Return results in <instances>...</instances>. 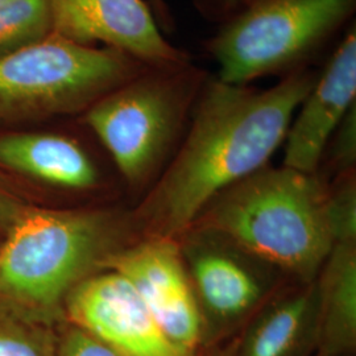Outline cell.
<instances>
[{
  "instance_id": "1",
  "label": "cell",
  "mask_w": 356,
  "mask_h": 356,
  "mask_svg": "<svg viewBox=\"0 0 356 356\" xmlns=\"http://www.w3.org/2000/svg\"><path fill=\"white\" fill-rule=\"evenodd\" d=\"M318 74L307 66L264 90L209 76L177 151L141 206L148 236L178 239L216 195L267 166Z\"/></svg>"
},
{
  "instance_id": "2",
  "label": "cell",
  "mask_w": 356,
  "mask_h": 356,
  "mask_svg": "<svg viewBox=\"0 0 356 356\" xmlns=\"http://www.w3.org/2000/svg\"><path fill=\"white\" fill-rule=\"evenodd\" d=\"M191 227L214 231L304 284L317 279L335 244L329 188L319 173L284 165L264 166L222 191Z\"/></svg>"
},
{
  "instance_id": "3",
  "label": "cell",
  "mask_w": 356,
  "mask_h": 356,
  "mask_svg": "<svg viewBox=\"0 0 356 356\" xmlns=\"http://www.w3.org/2000/svg\"><path fill=\"white\" fill-rule=\"evenodd\" d=\"M124 232L108 211L28 206L0 243V302L58 329L69 293L127 247Z\"/></svg>"
},
{
  "instance_id": "4",
  "label": "cell",
  "mask_w": 356,
  "mask_h": 356,
  "mask_svg": "<svg viewBox=\"0 0 356 356\" xmlns=\"http://www.w3.org/2000/svg\"><path fill=\"white\" fill-rule=\"evenodd\" d=\"M209 76L191 61L149 66L85 111V124L128 184L139 186L161 175L177 151Z\"/></svg>"
},
{
  "instance_id": "5",
  "label": "cell",
  "mask_w": 356,
  "mask_h": 356,
  "mask_svg": "<svg viewBox=\"0 0 356 356\" xmlns=\"http://www.w3.org/2000/svg\"><path fill=\"white\" fill-rule=\"evenodd\" d=\"M147 67L122 51L51 33L0 58V120L85 113Z\"/></svg>"
},
{
  "instance_id": "6",
  "label": "cell",
  "mask_w": 356,
  "mask_h": 356,
  "mask_svg": "<svg viewBox=\"0 0 356 356\" xmlns=\"http://www.w3.org/2000/svg\"><path fill=\"white\" fill-rule=\"evenodd\" d=\"M356 0H261L231 16L206 49L231 85L288 76L350 20Z\"/></svg>"
},
{
  "instance_id": "7",
  "label": "cell",
  "mask_w": 356,
  "mask_h": 356,
  "mask_svg": "<svg viewBox=\"0 0 356 356\" xmlns=\"http://www.w3.org/2000/svg\"><path fill=\"white\" fill-rule=\"evenodd\" d=\"M178 242L207 348L241 330L267 302L280 270L210 229L191 227Z\"/></svg>"
},
{
  "instance_id": "8",
  "label": "cell",
  "mask_w": 356,
  "mask_h": 356,
  "mask_svg": "<svg viewBox=\"0 0 356 356\" xmlns=\"http://www.w3.org/2000/svg\"><path fill=\"white\" fill-rule=\"evenodd\" d=\"M104 269L129 281L173 343L200 356L204 350L202 319L178 239L148 236L113 254Z\"/></svg>"
},
{
  "instance_id": "9",
  "label": "cell",
  "mask_w": 356,
  "mask_h": 356,
  "mask_svg": "<svg viewBox=\"0 0 356 356\" xmlns=\"http://www.w3.org/2000/svg\"><path fill=\"white\" fill-rule=\"evenodd\" d=\"M51 33L85 47L103 44L152 67L191 63L166 40L147 0H48Z\"/></svg>"
},
{
  "instance_id": "10",
  "label": "cell",
  "mask_w": 356,
  "mask_h": 356,
  "mask_svg": "<svg viewBox=\"0 0 356 356\" xmlns=\"http://www.w3.org/2000/svg\"><path fill=\"white\" fill-rule=\"evenodd\" d=\"M66 322L122 356H191L173 343L127 279L104 269L79 282L65 301Z\"/></svg>"
},
{
  "instance_id": "11",
  "label": "cell",
  "mask_w": 356,
  "mask_h": 356,
  "mask_svg": "<svg viewBox=\"0 0 356 356\" xmlns=\"http://www.w3.org/2000/svg\"><path fill=\"white\" fill-rule=\"evenodd\" d=\"M355 104L356 32L353 26L294 115L284 141L282 165L319 173L331 135Z\"/></svg>"
},
{
  "instance_id": "12",
  "label": "cell",
  "mask_w": 356,
  "mask_h": 356,
  "mask_svg": "<svg viewBox=\"0 0 356 356\" xmlns=\"http://www.w3.org/2000/svg\"><path fill=\"white\" fill-rule=\"evenodd\" d=\"M318 343L316 280L272 296L220 356H313Z\"/></svg>"
},
{
  "instance_id": "13",
  "label": "cell",
  "mask_w": 356,
  "mask_h": 356,
  "mask_svg": "<svg viewBox=\"0 0 356 356\" xmlns=\"http://www.w3.org/2000/svg\"><path fill=\"white\" fill-rule=\"evenodd\" d=\"M0 165L53 186L85 191L98 184V168L73 138L49 132L0 135Z\"/></svg>"
},
{
  "instance_id": "14",
  "label": "cell",
  "mask_w": 356,
  "mask_h": 356,
  "mask_svg": "<svg viewBox=\"0 0 356 356\" xmlns=\"http://www.w3.org/2000/svg\"><path fill=\"white\" fill-rule=\"evenodd\" d=\"M316 284L318 296L316 354L351 355L356 348V242L334 244Z\"/></svg>"
},
{
  "instance_id": "15",
  "label": "cell",
  "mask_w": 356,
  "mask_h": 356,
  "mask_svg": "<svg viewBox=\"0 0 356 356\" xmlns=\"http://www.w3.org/2000/svg\"><path fill=\"white\" fill-rule=\"evenodd\" d=\"M51 33L48 0H10L0 6V58Z\"/></svg>"
},
{
  "instance_id": "16",
  "label": "cell",
  "mask_w": 356,
  "mask_h": 356,
  "mask_svg": "<svg viewBox=\"0 0 356 356\" xmlns=\"http://www.w3.org/2000/svg\"><path fill=\"white\" fill-rule=\"evenodd\" d=\"M57 329L0 302V356H57Z\"/></svg>"
},
{
  "instance_id": "17",
  "label": "cell",
  "mask_w": 356,
  "mask_h": 356,
  "mask_svg": "<svg viewBox=\"0 0 356 356\" xmlns=\"http://www.w3.org/2000/svg\"><path fill=\"white\" fill-rule=\"evenodd\" d=\"M355 172L341 176L334 191L329 189V218L334 241L356 242Z\"/></svg>"
},
{
  "instance_id": "18",
  "label": "cell",
  "mask_w": 356,
  "mask_h": 356,
  "mask_svg": "<svg viewBox=\"0 0 356 356\" xmlns=\"http://www.w3.org/2000/svg\"><path fill=\"white\" fill-rule=\"evenodd\" d=\"M325 159H330L327 161L331 163V165L341 176L346 173H353L355 170L356 104L344 115L342 122L331 135L330 140L322 156V161Z\"/></svg>"
},
{
  "instance_id": "19",
  "label": "cell",
  "mask_w": 356,
  "mask_h": 356,
  "mask_svg": "<svg viewBox=\"0 0 356 356\" xmlns=\"http://www.w3.org/2000/svg\"><path fill=\"white\" fill-rule=\"evenodd\" d=\"M57 356H122L88 331L69 322L57 329Z\"/></svg>"
},
{
  "instance_id": "20",
  "label": "cell",
  "mask_w": 356,
  "mask_h": 356,
  "mask_svg": "<svg viewBox=\"0 0 356 356\" xmlns=\"http://www.w3.org/2000/svg\"><path fill=\"white\" fill-rule=\"evenodd\" d=\"M194 3L204 17L223 23L242 10L244 0H194Z\"/></svg>"
},
{
  "instance_id": "21",
  "label": "cell",
  "mask_w": 356,
  "mask_h": 356,
  "mask_svg": "<svg viewBox=\"0 0 356 356\" xmlns=\"http://www.w3.org/2000/svg\"><path fill=\"white\" fill-rule=\"evenodd\" d=\"M28 206L29 204H24L22 200L0 185V234L4 235L11 229L15 220Z\"/></svg>"
},
{
  "instance_id": "22",
  "label": "cell",
  "mask_w": 356,
  "mask_h": 356,
  "mask_svg": "<svg viewBox=\"0 0 356 356\" xmlns=\"http://www.w3.org/2000/svg\"><path fill=\"white\" fill-rule=\"evenodd\" d=\"M147 3L149 4L153 16L161 28L163 33L172 32L175 29V20H173V16H172V13H170L165 0H147Z\"/></svg>"
},
{
  "instance_id": "23",
  "label": "cell",
  "mask_w": 356,
  "mask_h": 356,
  "mask_svg": "<svg viewBox=\"0 0 356 356\" xmlns=\"http://www.w3.org/2000/svg\"><path fill=\"white\" fill-rule=\"evenodd\" d=\"M257 1H261V0H244V3H243V7H245V6H250V4H254V3H257Z\"/></svg>"
},
{
  "instance_id": "24",
  "label": "cell",
  "mask_w": 356,
  "mask_h": 356,
  "mask_svg": "<svg viewBox=\"0 0 356 356\" xmlns=\"http://www.w3.org/2000/svg\"><path fill=\"white\" fill-rule=\"evenodd\" d=\"M7 1H10V0H0V6L4 4V3H7Z\"/></svg>"
},
{
  "instance_id": "25",
  "label": "cell",
  "mask_w": 356,
  "mask_h": 356,
  "mask_svg": "<svg viewBox=\"0 0 356 356\" xmlns=\"http://www.w3.org/2000/svg\"><path fill=\"white\" fill-rule=\"evenodd\" d=\"M1 239H3V234H0V243H1Z\"/></svg>"
},
{
  "instance_id": "26",
  "label": "cell",
  "mask_w": 356,
  "mask_h": 356,
  "mask_svg": "<svg viewBox=\"0 0 356 356\" xmlns=\"http://www.w3.org/2000/svg\"><path fill=\"white\" fill-rule=\"evenodd\" d=\"M313 356H323V355H319V354H314Z\"/></svg>"
},
{
  "instance_id": "27",
  "label": "cell",
  "mask_w": 356,
  "mask_h": 356,
  "mask_svg": "<svg viewBox=\"0 0 356 356\" xmlns=\"http://www.w3.org/2000/svg\"><path fill=\"white\" fill-rule=\"evenodd\" d=\"M219 356H220V355H219Z\"/></svg>"
}]
</instances>
